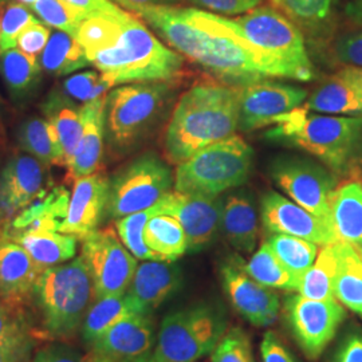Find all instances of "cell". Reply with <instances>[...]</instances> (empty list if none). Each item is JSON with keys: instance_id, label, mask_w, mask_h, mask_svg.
<instances>
[{"instance_id": "cell-1", "label": "cell", "mask_w": 362, "mask_h": 362, "mask_svg": "<svg viewBox=\"0 0 362 362\" xmlns=\"http://www.w3.org/2000/svg\"><path fill=\"white\" fill-rule=\"evenodd\" d=\"M134 15L144 19L175 52L240 86L264 78L294 79L284 64L254 46L233 19L170 4L143 7Z\"/></svg>"}, {"instance_id": "cell-2", "label": "cell", "mask_w": 362, "mask_h": 362, "mask_svg": "<svg viewBox=\"0 0 362 362\" xmlns=\"http://www.w3.org/2000/svg\"><path fill=\"white\" fill-rule=\"evenodd\" d=\"M239 127V90L224 85L199 83L185 91L169 119L164 151L179 165L212 144L235 134Z\"/></svg>"}, {"instance_id": "cell-3", "label": "cell", "mask_w": 362, "mask_h": 362, "mask_svg": "<svg viewBox=\"0 0 362 362\" xmlns=\"http://www.w3.org/2000/svg\"><path fill=\"white\" fill-rule=\"evenodd\" d=\"M266 137L317 157L336 175H345L362 157V116L314 115L306 107L276 117Z\"/></svg>"}, {"instance_id": "cell-4", "label": "cell", "mask_w": 362, "mask_h": 362, "mask_svg": "<svg viewBox=\"0 0 362 362\" xmlns=\"http://www.w3.org/2000/svg\"><path fill=\"white\" fill-rule=\"evenodd\" d=\"M94 66L113 86L148 81H172L180 76L184 58L163 45L143 23L129 15L116 43L88 54Z\"/></svg>"}, {"instance_id": "cell-5", "label": "cell", "mask_w": 362, "mask_h": 362, "mask_svg": "<svg viewBox=\"0 0 362 362\" xmlns=\"http://www.w3.org/2000/svg\"><path fill=\"white\" fill-rule=\"evenodd\" d=\"M168 81L119 85L106 94V141L117 152H128L163 118L172 100Z\"/></svg>"}, {"instance_id": "cell-6", "label": "cell", "mask_w": 362, "mask_h": 362, "mask_svg": "<svg viewBox=\"0 0 362 362\" xmlns=\"http://www.w3.org/2000/svg\"><path fill=\"white\" fill-rule=\"evenodd\" d=\"M43 325L52 337L74 334L97 299L82 257L45 269L34 286Z\"/></svg>"}, {"instance_id": "cell-7", "label": "cell", "mask_w": 362, "mask_h": 362, "mask_svg": "<svg viewBox=\"0 0 362 362\" xmlns=\"http://www.w3.org/2000/svg\"><path fill=\"white\" fill-rule=\"evenodd\" d=\"M252 163V148L233 134L180 163L175 170V191L218 197L227 189L243 185Z\"/></svg>"}, {"instance_id": "cell-8", "label": "cell", "mask_w": 362, "mask_h": 362, "mask_svg": "<svg viewBox=\"0 0 362 362\" xmlns=\"http://www.w3.org/2000/svg\"><path fill=\"white\" fill-rule=\"evenodd\" d=\"M227 327L224 313L209 305L170 313L160 326L153 361H199L214 351Z\"/></svg>"}, {"instance_id": "cell-9", "label": "cell", "mask_w": 362, "mask_h": 362, "mask_svg": "<svg viewBox=\"0 0 362 362\" xmlns=\"http://www.w3.org/2000/svg\"><path fill=\"white\" fill-rule=\"evenodd\" d=\"M173 184L172 169L161 157L155 152L139 156L109 177L106 216L118 220L153 207Z\"/></svg>"}, {"instance_id": "cell-10", "label": "cell", "mask_w": 362, "mask_h": 362, "mask_svg": "<svg viewBox=\"0 0 362 362\" xmlns=\"http://www.w3.org/2000/svg\"><path fill=\"white\" fill-rule=\"evenodd\" d=\"M233 21L254 46L284 64L294 79L309 82L314 77L302 33L281 11L258 7Z\"/></svg>"}, {"instance_id": "cell-11", "label": "cell", "mask_w": 362, "mask_h": 362, "mask_svg": "<svg viewBox=\"0 0 362 362\" xmlns=\"http://www.w3.org/2000/svg\"><path fill=\"white\" fill-rule=\"evenodd\" d=\"M270 175L294 203L333 227L332 199L337 189L336 173L309 157L282 155L272 160Z\"/></svg>"}, {"instance_id": "cell-12", "label": "cell", "mask_w": 362, "mask_h": 362, "mask_svg": "<svg viewBox=\"0 0 362 362\" xmlns=\"http://www.w3.org/2000/svg\"><path fill=\"white\" fill-rule=\"evenodd\" d=\"M81 257L90 274L95 297L127 293L137 260L112 228L97 230L82 239Z\"/></svg>"}, {"instance_id": "cell-13", "label": "cell", "mask_w": 362, "mask_h": 362, "mask_svg": "<svg viewBox=\"0 0 362 362\" xmlns=\"http://www.w3.org/2000/svg\"><path fill=\"white\" fill-rule=\"evenodd\" d=\"M285 315L300 349L308 358L317 360L333 339L346 314L337 299L315 300L293 294L286 298Z\"/></svg>"}, {"instance_id": "cell-14", "label": "cell", "mask_w": 362, "mask_h": 362, "mask_svg": "<svg viewBox=\"0 0 362 362\" xmlns=\"http://www.w3.org/2000/svg\"><path fill=\"white\" fill-rule=\"evenodd\" d=\"M239 90V128L243 132L272 125L276 117L300 107L308 90L267 78L243 85Z\"/></svg>"}, {"instance_id": "cell-15", "label": "cell", "mask_w": 362, "mask_h": 362, "mask_svg": "<svg viewBox=\"0 0 362 362\" xmlns=\"http://www.w3.org/2000/svg\"><path fill=\"white\" fill-rule=\"evenodd\" d=\"M156 208L158 215H168L180 223L188 251L206 248L219 233L223 202L218 197L170 191L156 203Z\"/></svg>"}, {"instance_id": "cell-16", "label": "cell", "mask_w": 362, "mask_h": 362, "mask_svg": "<svg viewBox=\"0 0 362 362\" xmlns=\"http://www.w3.org/2000/svg\"><path fill=\"white\" fill-rule=\"evenodd\" d=\"M155 324L151 315L136 314L113 325L89 344L86 362H136L152 354Z\"/></svg>"}, {"instance_id": "cell-17", "label": "cell", "mask_w": 362, "mask_h": 362, "mask_svg": "<svg viewBox=\"0 0 362 362\" xmlns=\"http://www.w3.org/2000/svg\"><path fill=\"white\" fill-rule=\"evenodd\" d=\"M260 218L267 233L296 236L318 246L338 243L330 224L272 191L262 199Z\"/></svg>"}, {"instance_id": "cell-18", "label": "cell", "mask_w": 362, "mask_h": 362, "mask_svg": "<svg viewBox=\"0 0 362 362\" xmlns=\"http://www.w3.org/2000/svg\"><path fill=\"white\" fill-rule=\"evenodd\" d=\"M220 275L224 291L235 310L250 324L266 327L276 321L281 309L278 294L248 276L236 259L224 264Z\"/></svg>"}, {"instance_id": "cell-19", "label": "cell", "mask_w": 362, "mask_h": 362, "mask_svg": "<svg viewBox=\"0 0 362 362\" xmlns=\"http://www.w3.org/2000/svg\"><path fill=\"white\" fill-rule=\"evenodd\" d=\"M109 194V177L95 172L74 182L73 194L69 200L65 219L58 231L73 235L79 240L97 231L106 216Z\"/></svg>"}, {"instance_id": "cell-20", "label": "cell", "mask_w": 362, "mask_h": 362, "mask_svg": "<svg viewBox=\"0 0 362 362\" xmlns=\"http://www.w3.org/2000/svg\"><path fill=\"white\" fill-rule=\"evenodd\" d=\"M182 285V272L175 262L145 260L137 264L127 294L136 309L144 315H151Z\"/></svg>"}, {"instance_id": "cell-21", "label": "cell", "mask_w": 362, "mask_h": 362, "mask_svg": "<svg viewBox=\"0 0 362 362\" xmlns=\"http://www.w3.org/2000/svg\"><path fill=\"white\" fill-rule=\"evenodd\" d=\"M46 184V164L28 153L13 156L0 172V203L11 209H25L43 194Z\"/></svg>"}, {"instance_id": "cell-22", "label": "cell", "mask_w": 362, "mask_h": 362, "mask_svg": "<svg viewBox=\"0 0 362 362\" xmlns=\"http://www.w3.org/2000/svg\"><path fill=\"white\" fill-rule=\"evenodd\" d=\"M106 95L82 106V132L76 152L67 165V179H78L98 172L104 157Z\"/></svg>"}, {"instance_id": "cell-23", "label": "cell", "mask_w": 362, "mask_h": 362, "mask_svg": "<svg viewBox=\"0 0 362 362\" xmlns=\"http://www.w3.org/2000/svg\"><path fill=\"white\" fill-rule=\"evenodd\" d=\"M305 107L329 116H362V88L357 67L348 66L327 78L313 91Z\"/></svg>"}, {"instance_id": "cell-24", "label": "cell", "mask_w": 362, "mask_h": 362, "mask_svg": "<svg viewBox=\"0 0 362 362\" xmlns=\"http://www.w3.org/2000/svg\"><path fill=\"white\" fill-rule=\"evenodd\" d=\"M42 272L21 245L7 238L0 240V296L4 299L21 300L28 296Z\"/></svg>"}, {"instance_id": "cell-25", "label": "cell", "mask_w": 362, "mask_h": 362, "mask_svg": "<svg viewBox=\"0 0 362 362\" xmlns=\"http://www.w3.org/2000/svg\"><path fill=\"white\" fill-rule=\"evenodd\" d=\"M220 230L228 243L240 252H252L258 243V211L246 194H233L223 202Z\"/></svg>"}, {"instance_id": "cell-26", "label": "cell", "mask_w": 362, "mask_h": 362, "mask_svg": "<svg viewBox=\"0 0 362 362\" xmlns=\"http://www.w3.org/2000/svg\"><path fill=\"white\" fill-rule=\"evenodd\" d=\"M7 239L21 245L34 259L40 269H49L74 258L78 239L52 230H26L13 231L6 235Z\"/></svg>"}, {"instance_id": "cell-27", "label": "cell", "mask_w": 362, "mask_h": 362, "mask_svg": "<svg viewBox=\"0 0 362 362\" xmlns=\"http://www.w3.org/2000/svg\"><path fill=\"white\" fill-rule=\"evenodd\" d=\"M332 224L338 242L362 250V184L348 181L337 187L332 199Z\"/></svg>"}, {"instance_id": "cell-28", "label": "cell", "mask_w": 362, "mask_h": 362, "mask_svg": "<svg viewBox=\"0 0 362 362\" xmlns=\"http://www.w3.org/2000/svg\"><path fill=\"white\" fill-rule=\"evenodd\" d=\"M40 110L58 132L66 158V168L76 152L82 132V106L69 98L62 90H52Z\"/></svg>"}, {"instance_id": "cell-29", "label": "cell", "mask_w": 362, "mask_h": 362, "mask_svg": "<svg viewBox=\"0 0 362 362\" xmlns=\"http://www.w3.org/2000/svg\"><path fill=\"white\" fill-rule=\"evenodd\" d=\"M18 143L21 149L37 157L43 164L66 167L61 137L55 127L45 117L25 119L18 130Z\"/></svg>"}, {"instance_id": "cell-30", "label": "cell", "mask_w": 362, "mask_h": 362, "mask_svg": "<svg viewBox=\"0 0 362 362\" xmlns=\"http://www.w3.org/2000/svg\"><path fill=\"white\" fill-rule=\"evenodd\" d=\"M0 76L13 100L25 101L38 89L42 66L37 57L15 47L0 54Z\"/></svg>"}, {"instance_id": "cell-31", "label": "cell", "mask_w": 362, "mask_h": 362, "mask_svg": "<svg viewBox=\"0 0 362 362\" xmlns=\"http://www.w3.org/2000/svg\"><path fill=\"white\" fill-rule=\"evenodd\" d=\"M43 71L50 76H69L90 65V61L77 39L64 31L52 33L39 58Z\"/></svg>"}, {"instance_id": "cell-32", "label": "cell", "mask_w": 362, "mask_h": 362, "mask_svg": "<svg viewBox=\"0 0 362 362\" xmlns=\"http://www.w3.org/2000/svg\"><path fill=\"white\" fill-rule=\"evenodd\" d=\"M136 314L140 313L127 293L97 298L83 318L81 326L82 338L89 345L113 325Z\"/></svg>"}, {"instance_id": "cell-33", "label": "cell", "mask_w": 362, "mask_h": 362, "mask_svg": "<svg viewBox=\"0 0 362 362\" xmlns=\"http://www.w3.org/2000/svg\"><path fill=\"white\" fill-rule=\"evenodd\" d=\"M339 266L338 243L322 246L314 264L300 278L298 294L315 300L336 299L334 286Z\"/></svg>"}, {"instance_id": "cell-34", "label": "cell", "mask_w": 362, "mask_h": 362, "mask_svg": "<svg viewBox=\"0 0 362 362\" xmlns=\"http://www.w3.org/2000/svg\"><path fill=\"white\" fill-rule=\"evenodd\" d=\"M339 266L334 297L351 311L362 315V255L354 247L338 242Z\"/></svg>"}, {"instance_id": "cell-35", "label": "cell", "mask_w": 362, "mask_h": 362, "mask_svg": "<svg viewBox=\"0 0 362 362\" xmlns=\"http://www.w3.org/2000/svg\"><path fill=\"white\" fill-rule=\"evenodd\" d=\"M144 240L165 262H175L188 251L187 235L180 223L168 215H156L148 220Z\"/></svg>"}, {"instance_id": "cell-36", "label": "cell", "mask_w": 362, "mask_h": 362, "mask_svg": "<svg viewBox=\"0 0 362 362\" xmlns=\"http://www.w3.org/2000/svg\"><path fill=\"white\" fill-rule=\"evenodd\" d=\"M240 269L260 285L284 291H298L299 279L290 272L274 255L267 243L259 248L248 262L236 259Z\"/></svg>"}, {"instance_id": "cell-37", "label": "cell", "mask_w": 362, "mask_h": 362, "mask_svg": "<svg viewBox=\"0 0 362 362\" xmlns=\"http://www.w3.org/2000/svg\"><path fill=\"white\" fill-rule=\"evenodd\" d=\"M266 243L272 248L274 255L285 266L286 270L297 276L299 281L314 264L320 252L318 245L282 233H274Z\"/></svg>"}, {"instance_id": "cell-38", "label": "cell", "mask_w": 362, "mask_h": 362, "mask_svg": "<svg viewBox=\"0 0 362 362\" xmlns=\"http://www.w3.org/2000/svg\"><path fill=\"white\" fill-rule=\"evenodd\" d=\"M129 15L125 11L118 16L97 15L85 18L78 27L76 39L86 55L112 47L119 38L122 23Z\"/></svg>"}, {"instance_id": "cell-39", "label": "cell", "mask_w": 362, "mask_h": 362, "mask_svg": "<svg viewBox=\"0 0 362 362\" xmlns=\"http://www.w3.org/2000/svg\"><path fill=\"white\" fill-rule=\"evenodd\" d=\"M156 215H158V212L155 204L153 207L148 208L145 211H140L117 220L116 228L118 236L124 246L129 250L130 254L136 259L165 262L158 254H156L155 251H152L146 246L144 240L145 226L148 220L152 219Z\"/></svg>"}, {"instance_id": "cell-40", "label": "cell", "mask_w": 362, "mask_h": 362, "mask_svg": "<svg viewBox=\"0 0 362 362\" xmlns=\"http://www.w3.org/2000/svg\"><path fill=\"white\" fill-rule=\"evenodd\" d=\"M272 3L297 26L313 30L329 21L336 0H272Z\"/></svg>"}, {"instance_id": "cell-41", "label": "cell", "mask_w": 362, "mask_h": 362, "mask_svg": "<svg viewBox=\"0 0 362 362\" xmlns=\"http://www.w3.org/2000/svg\"><path fill=\"white\" fill-rule=\"evenodd\" d=\"M46 26L57 28L76 38L78 27L85 18L76 7L66 3L65 0H38L30 7Z\"/></svg>"}, {"instance_id": "cell-42", "label": "cell", "mask_w": 362, "mask_h": 362, "mask_svg": "<svg viewBox=\"0 0 362 362\" xmlns=\"http://www.w3.org/2000/svg\"><path fill=\"white\" fill-rule=\"evenodd\" d=\"M112 88V82L98 70H88L67 78L62 83V91L76 103L89 104L105 97Z\"/></svg>"}, {"instance_id": "cell-43", "label": "cell", "mask_w": 362, "mask_h": 362, "mask_svg": "<svg viewBox=\"0 0 362 362\" xmlns=\"http://www.w3.org/2000/svg\"><path fill=\"white\" fill-rule=\"evenodd\" d=\"M39 22L33 11L22 3L7 6L0 16V54L15 49L23 30Z\"/></svg>"}, {"instance_id": "cell-44", "label": "cell", "mask_w": 362, "mask_h": 362, "mask_svg": "<svg viewBox=\"0 0 362 362\" xmlns=\"http://www.w3.org/2000/svg\"><path fill=\"white\" fill-rule=\"evenodd\" d=\"M0 346L13 349L31 350L33 339L30 338L26 324L21 314L10 309V302L0 296Z\"/></svg>"}, {"instance_id": "cell-45", "label": "cell", "mask_w": 362, "mask_h": 362, "mask_svg": "<svg viewBox=\"0 0 362 362\" xmlns=\"http://www.w3.org/2000/svg\"><path fill=\"white\" fill-rule=\"evenodd\" d=\"M250 339L240 327H233L221 337L212 351L211 362H251Z\"/></svg>"}, {"instance_id": "cell-46", "label": "cell", "mask_w": 362, "mask_h": 362, "mask_svg": "<svg viewBox=\"0 0 362 362\" xmlns=\"http://www.w3.org/2000/svg\"><path fill=\"white\" fill-rule=\"evenodd\" d=\"M194 7L220 15H242L250 13L264 0H188Z\"/></svg>"}, {"instance_id": "cell-47", "label": "cell", "mask_w": 362, "mask_h": 362, "mask_svg": "<svg viewBox=\"0 0 362 362\" xmlns=\"http://www.w3.org/2000/svg\"><path fill=\"white\" fill-rule=\"evenodd\" d=\"M50 37V28L40 22H37L23 30V33L18 38V47L28 55L38 57L45 50Z\"/></svg>"}, {"instance_id": "cell-48", "label": "cell", "mask_w": 362, "mask_h": 362, "mask_svg": "<svg viewBox=\"0 0 362 362\" xmlns=\"http://www.w3.org/2000/svg\"><path fill=\"white\" fill-rule=\"evenodd\" d=\"M336 55L339 62L362 69V31L346 34L338 39Z\"/></svg>"}, {"instance_id": "cell-49", "label": "cell", "mask_w": 362, "mask_h": 362, "mask_svg": "<svg viewBox=\"0 0 362 362\" xmlns=\"http://www.w3.org/2000/svg\"><path fill=\"white\" fill-rule=\"evenodd\" d=\"M260 353L263 362H297L274 332H267L263 337Z\"/></svg>"}, {"instance_id": "cell-50", "label": "cell", "mask_w": 362, "mask_h": 362, "mask_svg": "<svg viewBox=\"0 0 362 362\" xmlns=\"http://www.w3.org/2000/svg\"><path fill=\"white\" fill-rule=\"evenodd\" d=\"M70 6L76 7L86 16L97 15H112L118 16L125 13L122 8L116 6L112 0H65Z\"/></svg>"}, {"instance_id": "cell-51", "label": "cell", "mask_w": 362, "mask_h": 362, "mask_svg": "<svg viewBox=\"0 0 362 362\" xmlns=\"http://www.w3.org/2000/svg\"><path fill=\"white\" fill-rule=\"evenodd\" d=\"M33 362H86L77 350L65 345H52L40 350Z\"/></svg>"}, {"instance_id": "cell-52", "label": "cell", "mask_w": 362, "mask_h": 362, "mask_svg": "<svg viewBox=\"0 0 362 362\" xmlns=\"http://www.w3.org/2000/svg\"><path fill=\"white\" fill-rule=\"evenodd\" d=\"M334 362H362V334L351 333L337 351Z\"/></svg>"}, {"instance_id": "cell-53", "label": "cell", "mask_w": 362, "mask_h": 362, "mask_svg": "<svg viewBox=\"0 0 362 362\" xmlns=\"http://www.w3.org/2000/svg\"><path fill=\"white\" fill-rule=\"evenodd\" d=\"M117 3L119 7L129 10L130 13H136L139 8L149 7V6H161V4H170L173 0H112Z\"/></svg>"}, {"instance_id": "cell-54", "label": "cell", "mask_w": 362, "mask_h": 362, "mask_svg": "<svg viewBox=\"0 0 362 362\" xmlns=\"http://www.w3.org/2000/svg\"><path fill=\"white\" fill-rule=\"evenodd\" d=\"M31 350L13 349L7 346H0V362L27 361Z\"/></svg>"}, {"instance_id": "cell-55", "label": "cell", "mask_w": 362, "mask_h": 362, "mask_svg": "<svg viewBox=\"0 0 362 362\" xmlns=\"http://www.w3.org/2000/svg\"><path fill=\"white\" fill-rule=\"evenodd\" d=\"M345 16L353 25L362 27V0H349L345 6Z\"/></svg>"}, {"instance_id": "cell-56", "label": "cell", "mask_w": 362, "mask_h": 362, "mask_svg": "<svg viewBox=\"0 0 362 362\" xmlns=\"http://www.w3.org/2000/svg\"><path fill=\"white\" fill-rule=\"evenodd\" d=\"M19 3H22V4H25L27 7H31L33 4H35L38 0H18Z\"/></svg>"}, {"instance_id": "cell-57", "label": "cell", "mask_w": 362, "mask_h": 362, "mask_svg": "<svg viewBox=\"0 0 362 362\" xmlns=\"http://www.w3.org/2000/svg\"><path fill=\"white\" fill-rule=\"evenodd\" d=\"M136 362H155L153 361V357H152V354L151 356H146V357H144L141 360H139V361Z\"/></svg>"}, {"instance_id": "cell-58", "label": "cell", "mask_w": 362, "mask_h": 362, "mask_svg": "<svg viewBox=\"0 0 362 362\" xmlns=\"http://www.w3.org/2000/svg\"><path fill=\"white\" fill-rule=\"evenodd\" d=\"M357 74H358V79H360V85L362 88V69L361 67H357Z\"/></svg>"}, {"instance_id": "cell-59", "label": "cell", "mask_w": 362, "mask_h": 362, "mask_svg": "<svg viewBox=\"0 0 362 362\" xmlns=\"http://www.w3.org/2000/svg\"><path fill=\"white\" fill-rule=\"evenodd\" d=\"M7 1H8V0H0V6H3V4L7 3Z\"/></svg>"}, {"instance_id": "cell-60", "label": "cell", "mask_w": 362, "mask_h": 362, "mask_svg": "<svg viewBox=\"0 0 362 362\" xmlns=\"http://www.w3.org/2000/svg\"><path fill=\"white\" fill-rule=\"evenodd\" d=\"M358 252H360V254H361V255H362V250H361V251H358Z\"/></svg>"}, {"instance_id": "cell-61", "label": "cell", "mask_w": 362, "mask_h": 362, "mask_svg": "<svg viewBox=\"0 0 362 362\" xmlns=\"http://www.w3.org/2000/svg\"><path fill=\"white\" fill-rule=\"evenodd\" d=\"M251 362H254V361H251Z\"/></svg>"}, {"instance_id": "cell-62", "label": "cell", "mask_w": 362, "mask_h": 362, "mask_svg": "<svg viewBox=\"0 0 362 362\" xmlns=\"http://www.w3.org/2000/svg\"><path fill=\"white\" fill-rule=\"evenodd\" d=\"M173 1H175V0H173Z\"/></svg>"}]
</instances>
